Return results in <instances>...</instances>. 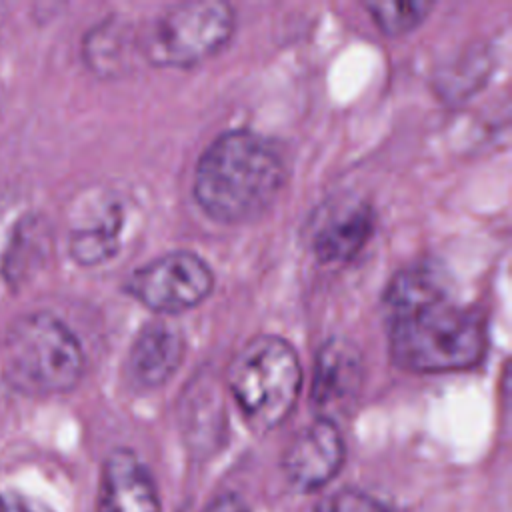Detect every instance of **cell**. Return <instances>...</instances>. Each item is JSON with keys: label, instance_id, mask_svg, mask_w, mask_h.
Here are the masks:
<instances>
[{"label": "cell", "instance_id": "obj_1", "mask_svg": "<svg viewBox=\"0 0 512 512\" xmlns=\"http://www.w3.org/2000/svg\"><path fill=\"white\" fill-rule=\"evenodd\" d=\"M392 360L412 372L476 366L486 350L482 316L458 304L432 266L400 270L382 296Z\"/></svg>", "mask_w": 512, "mask_h": 512}, {"label": "cell", "instance_id": "obj_2", "mask_svg": "<svg viewBox=\"0 0 512 512\" xmlns=\"http://www.w3.org/2000/svg\"><path fill=\"white\" fill-rule=\"evenodd\" d=\"M286 182L276 146L246 128L220 134L200 156L192 194L202 212L220 224L260 216Z\"/></svg>", "mask_w": 512, "mask_h": 512}, {"label": "cell", "instance_id": "obj_3", "mask_svg": "<svg viewBox=\"0 0 512 512\" xmlns=\"http://www.w3.org/2000/svg\"><path fill=\"white\" fill-rule=\"evenodd\" d=\"M84 372V352L76 334L50 312L16 318L4 338V380L26 396L72 390Z\"/></svg>", "mask_w": 512, "mask_h": 512}, {"label": "cell", "instance_id": "obj_4", "mask_svg": "<svg viewBox=\"0 0 512 512\" xmlns=\"http://www.w3.org/2000/svg\"><path fill=\"white\" fill-rule=\"evenodd\" d=\"M226 384L246 424L256 432L272 430L298 400L302 388L298 354L280 336H254L232 358Z\"/></svg>", "mask_w": 512, "mask_h": 512}, {"label": "cell", "instance_id": "obj_5", "mask_svg": "<svg viewBox=\"0 0 512 512\" xmlns=\"http://www.w3.org/2000/svg\"><path fill=\"white\" fill-rule=\"evenodd\" d=\"M234 32V10L222 0H184L168 6L142 40L152 66L188 68L216 54Z\"/></svg>", "mask_w": 512, "mask_h": 512}, {"label": "cell", "instance_id": "obj_6", "mask_svg": "<svg viewBox=\"0 0 512 512\" xmlns=\"http://www.w3.org/2000/svg\"><path fill=\"white\" fill-rule=\"evenodd\" d=\"M214 288L212 268L190 250H174L138 266L124 290L148 310L168 316L198 306Z\"/></svg>", "mask_w": 512, "mask_h": 512}, {"label": "cell", "instance_id": "obj_7", "mask_svg": "<svg viewBox=\"0 0 512 512\" xmlns=\"http://www.w3.org/2000/svg\"><path fill=\"white\" fill-rule=\"evenodd\" d=\"M344 458L346 446L336 422L316 418L288 444L282 468L296 490L312 492L326 486L340 472Z\"/></svg>", "mask_w": 512, "mask_h": 512}, {"label": "cell", "instance_id": "obj_8", "mask_svg": "<svg viewBox=\"0 0 512 512\" xmlns=\"http://www.w3.org/2000/svg\"><path fill=\"white\" fill-rule=\"evenodd\" d=\"M364 378L360 350L346 338H330L316 354L310 400L318 418L334 420L358 396Z\"/></svg>", "mask_w": 512, "mask_h": 512}, {"label": "cell", "instance_id": "obj_9", "mask_svg": "<svg viewBox=\"0 0 512 512\" xmlns=\"http://www.w3.org/2000/svg\"><path fill=\"white\" fill-rule=\"evenodd\" d=\"M98 512H162L156 482L130 448L108 454L100 476Z\"/></svg>", "mask_w": 512, "mask_h": 512}, {"label": "cell", "instance_id": "obj_10", "mask_svg": "<svg viewBox=\"0 0 512 512\" xmlns=\"http://www.w3.org/2000/svg\"><path fill=\"white\" fill-rule=\"evenodd\" d=\"M186 352L184 334L166 320L144 324L128 352V376L140 388L166 384L180 368Z\"/></svg>", "mask_w": 512, "mask_h": 512}, {"label": "cell", "instance_id": "obj_11", "mask_svg": "<svg viewBox=\"0 0 512 512\" xmlns=\"http://www.w3.org/2000/svg\"><path fill=\"white\" fill-rule=\"evenodd\" d=\"M374 230V212L364 200H350L332 208L316 226L312 236L314 256L322 264L352 260Z\"/></svg>", "mask_w": 512, "mask_h": 512}, {"label": "cell", "instance_id": "obj_12", "mask_svg": "<svg viewBox=\"0 0 512 512\" xmlns=\"http://www.w3.org/2000/svg\"><path fill=\"white\" fill-rule=\"evenodd\" d=\"M122 212L110 208L108 214L94 226L80 228L70 236V254L82 266H94L112 258L120 244Z\"/></svg>", "mask_w": 512, "mask_h": 512}, {"label": "cell", "instance_id": "obj_13", "mask_svg": "<svg viewBox=\"0 0 512 512\" xmlns=\"http://www.w3.org/2000/svg\"><path fill=\"white\" fill-rule=\"evenodd\" d=\"M124 30L114 22L106 20L90 34L84 42V58L102 76H110L116 72L118 66H122V54H124Z\"/></svg>", "mask_w": 512, "mask_h": 512}, {"label": "cell", "instance_id": "obj_14", "mask_svg": "<svg viewBox=\"0 0 512 512\" xmlns=\"http://www.w3.org/2000/svg\"><path fill=\"white\" fill-rule=\"evenodd\" d=\"M364 8L370 12L376 26L386 36H402L422 24L428 12L434 8L432 2L422 0H400V2H366Z\"/></svg>", "mask_w": 512, "mask_h": 512}, {"label": "cell", "instance_id": "obj_15", "mask_svg": "<svg viewBox=\"0 0 512 512\" xmlns=\"http://www.w3.org/2000/svg\"><path fill=\"white\" fill-rule=\"evenodd\" d=\"M314 512H392V508L364 490L342 488L324 496Z\"/></svg>", "mask_w": 512, "mask_h": 512}, {"label": "cell", "instance_id": "obj_16", "mask_svg": "<svg viewBox=\"0 0 512 512\" xmlns=\"http://www.w3.org/2000/svg\"><path fill=\"white\" fill-rule=\"evenodd\" d=\"M0 512H54L46 504L32 500L14 490L0 492Z\"/></svg>", "mask_w": 512, "mask_h": 512}, {"label": "cell", "instance_id": "obj_17", "mask_svg": "<svg viewBox=\"0 0 512 512\" xmlns=\"http://www.w3.org/2000/svg\"><path fill=\"white\" fill-rule=\"evenodd\" d=\"M204 512H250L248 504L234 492H226L216 496L206 508Z\"/></svg>", "mask_w": 512, "mask_h": 512}]
</instances>
